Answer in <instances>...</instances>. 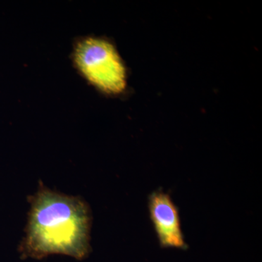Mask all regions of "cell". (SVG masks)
<instances>
[{
    "instance_id": "3957f363",
    "label": "cell",
    "mask_w": 262,
    "mask_h": 262,
    "mask_svg": "<svg viewBox=\"0 0 262 262\" xmlns=\"http://www.w3.org/2000/svg\"><path fill=\"white\" fill-rule=\"evenodd\" d=\"M148 205L150 219L161 247H187L179 209L170 196L162 190L155 191L149 196Z\"/></svg>"
},
{
    "instance_id": "7a4b0ae2",
    "label": "cell",
    "mask_w": 262,
    "mask_h": 262,
    "mask_svg": "<svg viewBox=\"0 0 262 262\" xmlns=\"http://www.w3.org/2000/svg\"><path fill=\"white\" fill-rule=\"evenodd\" d=\"M72 58L79 72L96 89L114 95L125 91L126 70L116 48L106 39H79L74 46Z\"/></svg>"
},
{
    "instance_id": "6da1fadb",
    "label": "cell",
    "mask_w": 262,
    "mask_h": 262,
    "mask_svg": "<svg viewBox=\"0 0 262 262\" xmlns=\"http://www.w3.org/2000/svg\"><path fill=\"white\" fill-rule=\"evenodd\" d=\"M28 220L19 251L23 258L53 254L82 260L91 252L92 213L80 196L40 184L30 198Z\"/></svg>"
}]
</instances>
